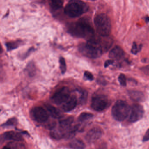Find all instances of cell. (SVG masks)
<instances>
[{"label":"cell","mask_w":149,"mask_h":149,"mask_svg":"<svg viewBox=\"0 0 149 149\" xmlns=\"http://www.w3.org/2000/svg\"><path fill=\"white\" fill-rule=\"evenodd\" d=\"M68 31L70 34L78 38L87 39L88 40L94 39V29L89 22L84 19L70 24Z\"/></svg>","instance_id":"obj_1"},{"label":"cell","mask_w":149,"mask_h":149,"mask_svg":"<svg viewBox=\"0 0 149 149\" xmlns=\"http://www.w3.org/2000/svg\"><path fill=\"white\" fill-rule=\"evenodd\" d=\"M80 52L84 56L91 59H96L102 54L103 50L100 42L92 39L79 47Z\"/></svg>","instance_id":"obj_2"},{"label":"cell","mask_w":149,"mask_h":149,"mask_svg":"<svg viewBox=\"0 0 149 149\" xmlns=\"http://www.w3.org/2000/svg\"><path fill=\"white\" fill-rule=\"evenodd\" d=\"M88 4L84 1H71L66 5L64 8V13L68 17L75 18L85 13L88 12Z\"/></svg>","instance_id":"obj_3"},{"label":"cell","mask_w":149,"mask_h":149,"mask_svg":"<svg viewBox=\"0 0 149 149\" xmlns=\"http://www.w3.org/2000/svg\"><path fill=\"white\" fill-rule=\"evenodd\" d=\"M94 23L98 33L103 37L109 36L111 32L110 19L105 14L101 13L96 15Z\"/></svg>","instance_id":"obj_4"},{"label":"cell","mask_w":149,"mask_h":149,"mask_svg":"<svg viewBox=\"0 0 149 149\" xmlns=\"http://www.w3.org/2000/svg\"><path fill=\"white\" fill-rule=\"evenodd\" d=\"M130 109L127 102L123 100H118L112 107L111 114L117 121H123L127 118Z\"/></svg>","instance_id":"obj_5"},{"label":"cell","mask_w":149,"mask_h":149,"mask_svg":"<svg viewBox=\"0 0 149 149\" xmlns=\"http://www.w3.org/2000/svg\"><path fill=\"white\" fill-rule=\"evenodd\" d=\"M110 104V101L103 95H97L91 100V107L96 111H101L107 109Z\"/></svg>","instance_id":"obj_6"},{"label":"cell","mask_w":149,"mask_h":149,"mask_svg":"<svg viewBox=\"0 0 149 149\" xmlns=\"http://www.w3.org/2000/svg\"><path fill=\"white\" fill-rule=\"evenodd\" d=\"M70 97V92L68 87L61 88L53 95L52 101L56 104H60L67 102Z\"/></svg>","instance_id":"obj_7"},{"label":"cell","mask_w":149,"mask_h":149,"mask_svg":"<svg viewBox=\"0 0 149 149\" xmlns=\"http://www.w3.org/2000/svg\"><path fill=\"white\" fill-rule=\"evenodd\" d=\"M144 113V110L142 105L138 104H133L130 109L129 121L131 123L139 121L143 118Z\"/></svg>","instance_id":"obj_8"},{"label":"cell","mask_w":149,"mask_h":149,"mask_svg":"<svg viewBox=\"0 0 149 149\" xmlns=\"http://www.w3.org/2000/svg\"><path fill=\"white\" fill-rule=\"evenodd\" d=\"M32 113L35 120L39 123H44L48 119V114L42 107H35L32 110Z\"/></svg>","instance_id":"obj_9"},{"label":"cell","mask_w":149,"mask_h":149,"mask_svg":"<svg viewBox=\"0 0 149 149\" xmlns=\"http://www.w3.org/2000/svg\"><path fill=\"white\" fill-rule=\"evenodd\" d=\"M102 132L101 129L94 128L90 130L85 136V139L88 143H93L102 136Z\"/></svg>","instance_id":"obj_10"},{"label":"cell","mask_w":149,"mask_h":149,"mask_svg":"<svg viewBox=\"0 0 149 149\" xmlns=\"http://www.w3.org/2000/svg\"><path fill=\"white\" fill-rule=\"evenodd\" d=\"M125 53L122 48L116 46L111 50L109 53V57L112 60H119L124 56Z\"/></svg>","instance_id":"obj_11"},{"label":"cell","mask_w":149,"mask_h":149,"mask_svg":"<svg viewBox=\"0 0 149 149\" xmlns=\"http://www.w3.org/2000/svg\"><path fill=\"white\" fill-rule=\"evenodd\" d=\"M77 105V99L74 96L70 97L69 99L63 103L62 109L65 112H68L74 109Z\"/></svg>","instance_id":"obj_12"},{"label":"cell","mask_w":149,"mask_h":149,"mask_svg":"<svg viewBox=\"0 0 149 149\" xmlns=\"http://www.w3.org/2000/svg\"><path fill=\"white\" fill-rule=\"evenodd\" d=\"M74 121V119L73 117H69L60 121L59 128L63 132L64 136L66 132L71 129Z\"/></svg>","instance_id":"obj_13"},{"label":"cell","mask_w":149,"mask_h":149,"mask_svg":"<svg viewBox=\"0 0 149 149\" xmlns=\"http://www.w3.org/2000/svg\"><path fill=\"white\" fill-rule=\"evenodd\" d=\"M4 138L7 140H13V141H21L23 139L22 136L19 132L14 131H8L5 132L4 135Z\"/></svg>","instance_id":"obj_14"},{"label":"cell","mask_w":149,"mask_h":149,"mask_svg":"<svg viewBox=\"0 0 149 149\" xmlns=\"http://www.w3.org/2000/svg\"><path fill=\"white\" fill-rule=\"evenodd\" d=\"M129 95L131 99L136 102H141L144 101V95L141 91L131 90L129 91Z\"/></svg>","instance_id":"obj_15"},{"label":"cell","mask_w":149,"mask_h":149,"mask_svg":"<svg viewBox=\"0 0 149 149\" xmlns=\"http://www.w3.org/2000/svg\"><path fill=\"white\" fill-rule=\"evenodd\" d=\"M46 108L50 115L55 118H60L62 116L61 111L55 107L50 104L46 105Z\"/></svg>","instance_id":"obj_16"},{"label":"cell","mask_w":149,"mask_h":149,"mask_svg":"<svg viewBox=\"0 0 149 149\" xmlns=\"http://www.w3.org/2000/svg\"><path fill=\"white\" fill-rule=\"evenodd\" d=\"M70 146L73 149H84L85 147L84 142L79 139L72 140L70 143Z\"/></svg>","instance_id":"obj_17"},{"label":"cell","mask_w":149,"mask_h":149,"mask_svg":"<svg viewBox=\"0 0 149 149\" xmlns=\"http://www.w3.org/2000/svg\"><path fill=\"white\" fill-rule=\"evenodd\" d=\"M22 41L21 40L15 41L10 42L6 43V46L8 51H11L19 47L22 45Z\"/></svg>","instance_id":"obj_18"},{"label":"cell","mask_w":149,"mask_h":149,"mask_svg":"<svg viewBox=\"0 0 149 149\" xmlns=\"http://www.w3.org/2000/svg\"><path fill=\"white\" fill-rule=\"evenodd\" d=\"M50 136L52 138L55 139H61L64 137V133L59 128L58 129H53L50 132Z\"/></svg>","instance_id":"obj_19"},{"label":"cell","mask_w":149,"mask_h":149,"mask_svg":"<svg viewBox=\"0 0 149 149\" xmlns=\"http://www.w3.org/2000/svg\"><path fill=\"white\" fill-rule=\"evenodd\" d=\"M63 1H52L49 5L53 11H57L62 7Z\"/></svg>","instance_id":"obj_20"},{"label":"cell","mask_w":149,"mask_h":149,"mask_svg":"<svg viewBox=\"0 0 149 149\" xmlns=\"http://www.w3.org/2000/svg\"><path fill=\"white\" fill-rule=\"evenodd\" d=\"M24 146L19 143H12L4 146L2 149H24Z\"/></svg>","instance_id":"obj_21"},{"label":"cell","mask_w":149,"mask_h":149,"mask_svg":"<svg viewBox=\"0 0 149 149\" xmlns=\"http://www.w3.org/2000/svg\"><path fill=\"white\" fill-rule=\"evenodd\" d=\"M93 115L91 113L83 112L78 117V120L80 122H84L92 118Z\"/></svg>","instance_id":"obj_22"},{"label":"cell","mask_w":149,"mask_h":149,"mask_svg":"<svg viewBox=\"0 0 149 149\" xmlns=\"http://www.w3.org/2000/svg\"><path fill=\"white\" fill-rule=\"evenodd\" d=\"M60 68L61 72L63 74H64L67 70V65L65 59L63 57H61L59 60Z\"/></svg>","instance_id":"obj_23"},{"label":"cell","mask_w":149,"mask_h":149,"mask_svg":"<svg viewBox=\"0 0 149 149\" xmlns=\"http://www.w3.org/2000/svg\"><path fill=\"white\" fill-rule=\"evenodd\" d=\"M142 49V46L140 45L137 47L136 43L134 42L132 44V47L131 49V53L134 55H136L141 49Z\"/></svg>","instance_id":"obj_24"},{"label":"cell","mask_w":149,"mask_h":149,"mask_svg":"<svg viewBox=\"0 0 149 149\" xmlns=\"http://www.w3.org/2000/svg\"><path fill=\"white\" fill-rule=\"evenodd\" d=\"M118 80L120 84L123 86H125L126 85V78L124 74H121L119 75L118 77Z\"/></svg>","instance_id":"obj_25"},{"label":"cell","mask_w":149,"mask_h":149,"mask_svg":"<svg viewBox=\"0 0 149 149\" xmlns=\"http://www.w3.org/2000/svg\"><path fill=\"white\" fill-rule=\"evenodd\" d=\"M17 123V120L15 118H11L7 121L6 123L4 124L3 125L5 126H10V125H14L16 124Z\"/></svg>","instance_id":"obj_26"},{"label":"cell","mask_w":149,"mask_h":149,"mask_svg":"<svg viewBox=\"0 0 149 149\" xmlns=\"http://www.w3.org/2000/svg\"><path fill=\"white\" fill-rule=\"evenodd\" d=\"M84 76L86 79L89 81H92L94 80V76L91 72L86 71L84 72Z\"/></svg>","instance_id":"obj_27"},{"label":"cell","mask_w":149,"mask_h":149,"mask_svg":"<svg viewBox=\"0 0 149 149\" xmlns=\"http://www.w3.org/2000/svg\"><path fill=\"white\" fill-rule=\"evenodd\" d=\"M141 71L143 72L145 74L149 75V65L145 66L141 68Z\"/></svg>","instance_id":"obj_28"},{"label":"cell","mask_w":149,"mask_h":149,"mask_svg":"<svg viewBox=\"0 0 149 149\" xmlns=\"http://www.w3.org/2000/svg\"><path fill=\"white\" fill-rule=\"evenodd\" d=\"M114 60H107L104 63V66L105 68H108L110 65H112L114 63Z\"/></svg>","instance_id":"obj_29"},{"label":"cell","mask_w":149,"mask_h":149,"mask_svg":"<svg viewBox=\"0 0 149 149\" xmlns=\"http://www.w3.org/2000/svg\"><path fill=\"white\" fill-rule=\"evenodd\" d=\"M149 140V129L146 131V132L143 138V142H146Z\"/></svg>","instance_id":"obj_30"}]
</instances>
